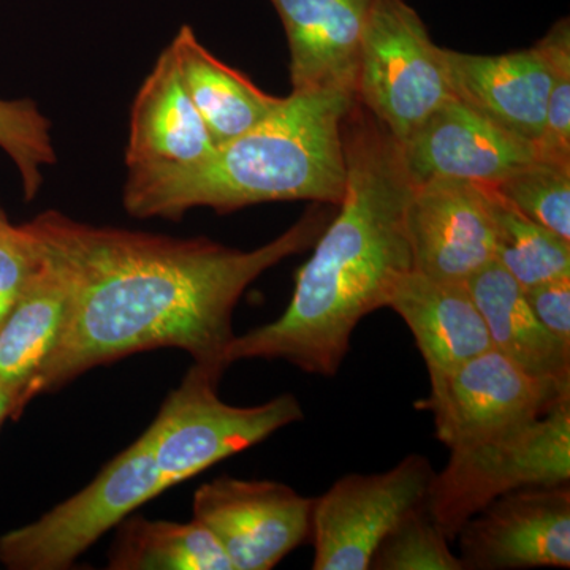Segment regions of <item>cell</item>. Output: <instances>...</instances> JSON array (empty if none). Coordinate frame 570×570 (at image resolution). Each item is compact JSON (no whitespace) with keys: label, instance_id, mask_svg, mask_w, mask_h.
Returning <instances> with one entry per match:
<instances>
[{"label":"cell","instance_id":"603a6c76","mask_svg":"<svg viewBox=\"0 0 570 570\" xmlns=\"http://www.w3.org/2000/svg\"><path fill=\"white\" fill-rule=\"evenodd\" d=\"M491 187L532 223L570 242V165L535 159Z\"/></svg>","mask_w":570,"mask_h":570},{"label":"cell","instance_id":"83f0119b","mask_svg":"<svg viewBox=\"0 0 570 570\" xmlns=\"http://www.w3.org/2000/svg\"><path fill=\"white\" fill-rule=\"evenodd\" d=\"M524 296L543 328L570 346V276L524 288Z\"/></svg>","mask_w":570,"mask_h":570},{"label":"cell","instance_id":"44dd1931","mask_svg":"<svg viewBox=\"0 0 570 570\" xmlns=\"http://www.w3.org/2000/svg\"><path fill=\"white\" fill-rule=\"evenodd\" d=\"M110 553L115 570H234L213 532L189 523L134 517L122 521Z\"/></svg>","mask_w":570,"mask_h":570},{"label":"cell","instance_id":"5bb4252c","mask_svg":"<svg viewBox=\"0 0 570 570\" xmlns=\"http://www.w3.org/2000/svg\"><path fill=\"white\" fill-rule=\"evenodd\" d=\"M450 88L459 99L538 146L546 129L551 70L546 48L538 43L508 55H468L445 50Z\"/></svg>","mask_w":570,"mask_h":570},{"label":"cell","instance_id":"9c48e42d","mask_svg":"<svg viewBox=\"0 0 570 570\" xmlns=\"http://www.w3.org/2000/svg\"><path fill=\"white\" fill-rule=\"evenodd\" d=\"M436 472L407 455L387 471L347 474L314 498V570H367L377 547L411 510L425 504Z\"/></svg>","mask_w":570,"mask_h":570},{"label":"cell","instance_id":"cb8c5ba5","mask_svg":"<svg viewBox=\"0 0 570 570\" xmlns=\"http://www.w3.org/2000/svg\"><path fill=\"white\" fill-rule=\"evenodd\" d=\"M426 505L411 510L377 547L373 570H464L459 553L450 547Z\"/></svg>","mask_w":570,"mask_h":570},{"label":"cell","instance_id":"ba28073f","mask_svg":"<svg viewBox=\"0 0 570 570\" xmlns=\"http://www.w3.org/2000/svg\"><path fill=\"white\" fill-rule=\"evenodd\" d=\"M570 397V382L532 376L493 347L431 384L419 406L449 450L512 433Z\"/></svg>","mask_w":570,"mask_h":570},{"label":"cell","instance_id":"484cf974","mask_svg":"<svg viewBox=\"0 0 570 570\" xmlns=\"http://www.w3.org/2000/svg\"><path fill=\"white\" fill-rule=\"evenodd\" d=\"M551 70L546 129L535 146V159L570 165V22L561 18L540 39Z\"/></svg>","mask_w":570,"mask_h":570},{"label":"cell","instance_id":"7c38bea8","mask_svg":"<svg viewBox=\"0 0 570 570\" xmlns=\"http://www.w3.org/2000/svg\"><path fill=\"white\" fill-rule=\"evenodd\" d=\"M414 272L466 284L494 261L493 189L459 178L414 184L406 212Z\"/></svg>","mask_w":570,"mask_h":570},{"label":"cell","instance_id":"9a60e30c","mask_svg":"<svg viewBox=\"0 0 570 570\" xmlns=\"http://www.w3.org/2000/svg\"><path fill=\"white\" fill-rule=\"evenodd\" d=\"M291 50L294 91H340L356 97L360 48L376 0H269Z\"/></svg>","mask_w":570,"mask_h":570},{"label":"cell","instance_id":"277c9868","mask_svg":"<svg viewBox=\"0 0 570 570\" xmlns=\"http://www.w3.org/2000/svg\"><path fill=\"white\" fill-rule=\"evenodd\" d=\"M570 482V397L530 425L469 448L450 450L425 505L455 542L471 517L494 499L530 487Z\"/></svg>","mask_w":570,"mask_h":570},{"label":"cell","instance_id":"f1b7e54d","mask_svg":"<svg viewBox=\"0 0 570 570\" xmlns=\"http://www.w3.org/2000/svg\"><path fill=\"white\" fill-rule=\"evenodd\" d=\"M18 412V397L10 390L0 389V426L3 425L7 419H17Z\"/></svg>","mask_w":570,"mask_h":570},{"label":"cell","instance_id":"2e32d148","mask_svg":"<svg viewBox=\"0 0 570 570\" xmlns=\"http://www.w3.org/2000/svg\"><path fill=\"white\" fill-rule=\"evenodd\" d=\"M387 307L411 330L431 384L491 348L485 321L466 284L411 272L393 288Z\"/></svg>","mask_w":570,"mask_h":570},{"label":"cell","instance_id":"3957f363","mask_svg":"<svg viewBox=\"0 0 570 570\" xmlns=\"http://www.w3.org/2000/svg\"><path fill=\"white\" fill-rule=\"evenodd\" d=\"M356 97L292 91L264 121L189 165L129 168L127 213L179 219L189 209L235 212L266 202L341 204L346 187L343 122Z\"/></svg>","mask_w":570,"mask_h":570},{"label":"cell","instance_id":"ac0fdd59","mask_svg":"<svg viewBox=\"0 0 570 570\" xmlns=\"http://www.w3.org/2000/svg\"><path fill=\"white\" fill-rule=\"evenodd\" d=\"M491 347L532 376L570 382V346L543 328L528 305L524 288L497 262L466 281Z\"/></svg>","mask_w":570,"mask_h":570},{"label":"cell","instance_id":"8992f818","mask_svg":"<svg viewBox=\"0 0 570 570\" xmlns=\"http://www.w3.org/2000/svg\"><path fill=\"white\" fill-rule=\"evenodd\" d=\"M167 490L148 431L119 453L80 493L0 538V562L14 570L70 568L105 532Z\"/></svg>","mask_w":570,"mask_h":570},{"label":"cell","instance_id":"5b68a950","mask_svg":"<svg viewBox=\"0 0 570 570\" xmlns=\"http://www.w3.org/2000/svg\"><path fill=\"white\" fill-rule=\"evenodd\" d=\"M219 381L194 363L146 430L167 490L303 420L302 404L291 393L258 406H232L217 395Z\"/></svg>","mask_w":570,"mask_h":570},{"label":"cell","instance_id":"7a4b0ae2","mask_svg":"<svg viewBox=\"0 0 570 570\" xmlns=\"http://www.w3.org/2000/svg\"><path fill=\"white\" fill-rule=\"evenodd\" d=\"M346 187L335 216L296 273L283 316L235 336L227 365L283 360L306 374L336 376L360 322L387 307L414 272L406 212L414 183L401 142L355 100L343 122Z\"/></svg>","mask_w":570,"mask_h":570},{"label":"cell","instance_id":"7402d4cb","mask_svg":"<svg viewBox=\"0 0 570 570\" xmlns=\"http://www.w3.org/2000/svg\"><path fill=\"white\" fill-rule=\"evenodd\" d=\"M493 189V187H491ZM494 262L523 288L570 276V242L532 223L493 189Z\"/></svg>","mask_w":570,"mask_h":570},{"label":"cell","instance_id":"e0dca14e","mask_svg":"<svg viewBox=\"0 0 570 570\" xmlns=\"http://www.w3.org/2000/svg\"><path fill=\"white\" fill-rule=\"evenodd\" d=\"M214 148L212 135L186 91L174 50L168 47L135 97L127 168L195 164Z\"/></svg>","mask_w":570,"mask_h":570},{"label":"cell","instance_id":"d4e9b609","mask_svg":"<svg viewBox=\"0 0 570 570\" xmlns=\"http://www.w3.org/2000/svg\"><path fill=\"white\" fill-rule=\"evenodd\" d=\"M0 148L20 171L26 200L43 184L45 167L56 163L50 121L31 100H0Z\"/></svg>","mask_w":570,"mask_h":570},{"label":"cell","instance_id":"4fadbf2b","mask_svg":"<svg viewBox=\"0 0 570 570\" xmlns=\"http://www.w3.org/2000/svg\"><path fill=\"white\" fill-rule=\"evenodd\" d=\"M412 183L459 178L497 186L534 163L530 142L510 134L453 94L401 141Z\"/></svg>","mask_w":570,"mask_h":570},{"label":"cell","instance_id":"f546056e","mask_svg":"<svg viewBox=\"0 0 570 570\" xmlns=\"http://www.w3.org/2000/svg\"><path fill=\"white\" fill-rule=\"evenodd\" d=\"M9 219H7L6 213L2 212V208H0V230H2L3 227H7L9 225Z\"/></svg>","mask_w":570,"mask_h":570},{"label":"cell","instance_id":"52a82bcc","mask_svg":"<svg viewBox=\"0 0 570 570\" xmlns=\"http://www.w3.org/2000/svg\"><path fill=\"white\" fill-rule=\"evenodd\" d=\"M453 96L444 48L406 0H376L360 48L356 100L404 141Z\"/></svg>","mask_w":570,"mask_h":570},{"label":"cell","instance_id":"d6986e66","mask_svg":"<svg viewBox=\"0 0 570 570\" xmlns=\"http://www.w3.org/2000/svg\"><path fill=\"white\" fill-rule=\"evenodd\" d=\"M39 253V264L0 326V389L17 395L20 414L26 390L61 337L69 302L66 279L58 266L41 253L40 246Z\"/></svg>","mask_w":570,"mask_h":570},{"label":"cell","instance_id":"8fae6325","mask_svg":"<svg viewBox=\"0 0 570 570\" xmlns=\"http://www.w3.org/2000/svg\"><path fill=\"white\" fill-rule=\"evenodd\" d=\"M464 570L570 568V483L494 499L455 538Z\"/></svg>","mask_w":570,"mask_h":570},{"label":"cell","instance_id":"6da1fadb","mask_svg":"<svg viewBox=\"0 0 570 570\" xmlns=\"http://www.w3.org/2000/svg\"><path fill=\"white\" fill-rule=\"evenodd\" d=\"M330 219L317 204L268 245L239 250L40 214L28 227L66 279L69 302L61 337L26 390L24 407L92 367L156 348H181L223 377L234 311L246 288L313 247Z\"/></svg>","mask_w":570,"mask_h":570},{"label":"cell","instance_id":"ffe728a7","mask_svg":"<svg viewBox=\"0 0 570 570\" xmlns=\"http://www.w3.org/2000/svg\"><path fill=\"white\" fill-rule=\"evenodd\" d=\"M170 48L186 91L200 112L214 146L253 129L283 100L262 91L246 75L219 61L198 41L189 26L179 29Z\"/></svg>","mask_w":570,"mask_h":570},{"label":"cell","instance_id":"30bf717a","mask_svg":"<svg viewBox=\"0 0 570 570\" xmlns=\"http://www.w3.org/2000/svg\"><path fill=\"white\" fill-rule=\"evenodd\" d=\"M313 505L284 483L223 475L195 491L193 510L234 570H269L309 540Z\"/></svg>","mask_w":570,"mask_h":570},{"label":"cell","instance_id":"4316f807","mask_svg":"<svg viewBox=\"0 0 570 570\" xmlns=\"http://www.w3.org/2000/svg\"><path fill=\"white\" fill-rule=\"evenodd\" d=\"M39 258V245L28 224H9L0 230V326L17 305Z\"/></svg>","mask_w":570,"mask_h":570}]
</instances>
